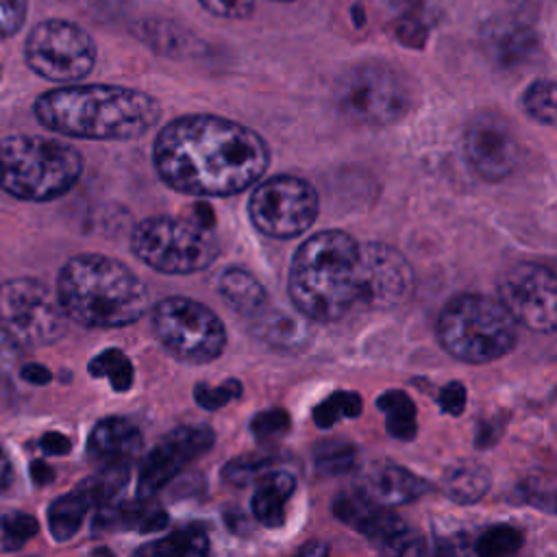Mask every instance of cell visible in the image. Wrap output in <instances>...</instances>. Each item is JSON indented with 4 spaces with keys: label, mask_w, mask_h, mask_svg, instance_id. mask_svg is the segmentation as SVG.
<instances>
[{
    "label": "cell",
    "mask_w": 557,
    "mask_h": 557,
    "mask_svg": "<svg viewBox=\"0 0 557 557\" xmlns=\"http://www.w3.org/2000/svg\"><path fill=\"white\" fill-rule=\"evenodd\" d=\"M522 546V533L511 524H494L481 533L474 544V553L483 557L513 555Z\"/></svg>",
    "instance_id": "cell-33"
},
{
    "label": "cell",
    "mask_w": 557,
    "mask_h": 557,
    "mask_svg": "<svg viewBox=\"0 0 557 557\" xmlns=\"http://www.w3.org/2000/svg\"><path fill=\"white\" fill-rule=\"evenodd\" d=\"M463 150L470 168L485 181L509 176L520 157V146L509 122L496 113H481L468 124Z\"/></svg>",
    "instance_id": "cell-17"
},
{
    "label": "cell",
    "mask_w": 557,
    "mask_h": 557,
    "mask_svg": "<svg viewBox=\"0 0 557 557\" xmlns=\"http://www.w3.org/2000/svg\"><path fill=\"white\" fill-rule=\"evenodd\" d=\"M200 4L215 17L244 20L255 11L257 0H200Z\"/></svg>",
    "instance_id": "cell-38"
},
{
    "label": "cell",
    "mask_w": 557,
    "mask_h": 557,
    "mask_svg": "<svg viewBox=\"0 0 557 557\" xmlns=\"http://www.w3.org/2000/svg\"><path fill=\"white\" fill-rule=\"evenodd\" d=\"M296 490V479L287 470H265L252 494L250 507L259 524L276 529L285 522V503Z\"/></svg>",
    "instance_id": "cell-21"
},
{
    "label": "cell",
    "mask_w": 557,
    "mask_h": 557,
    "mask_svg": "<svg viewBox=\"0 0 557 557\" xmlns=\"http://www.w3.org/2000/svg\"><path fill=\"white\" fill-rule=\"evenodd\" d=\"M89 372L94 376L107 379L115 392L131 389L133 379H135L133 363H131V359L120 348H107V350L98 352L89 361Z\"/></svg>",
    "instance_id": "cell-29"
},
{
    "label": "cell",
    "mask_w": 557,
    "mask_h": 557,
    "mask_svg": "<svg viewBox=\"0 0 557 557\" xmlns=\"http://www.w3.org/2000/svg\"><path fill=\"white\" fill-rule=\"evenodd\" d=\"M361 413V396L357 392H335L313 409V422L331 429L339 418H357Z\"/></svg>",
    "instance_id": "cell-32"
},
{
    "label": "cell",
    "mask_w": 557,
    "mask_h": 557,
    "mask_svg": "<svg viewBox=\"0 0 557 557\" xmlns=\"http://www.w3.org/2000/svg\"><path fill=\"white\" fill-rule=\"evenodd\" d=\"M35 117L48 131L81 139H135L161 120V104L146 91L120 85H70L41 94Z\"/></svg>",
    "instance_id": "cell-2"
},
{
    "label": "cell",
    "mask_w": 557,
    "mask_h": 557,
    "mask_svg": "<svg viewBox=\"0 0 557 557\" xmlns=\"http://www.w3.org/2000/svg\"><path fill=\"white\" fill-rule=\"evenodd\" d=\"M437 403H440V409H442L444 413L459 416V413L463 411V407H466V387H463L459 381L446 383V385L440 389Z\"/></svg>",
    "instance_id": "cell-40"
},
{
    "label": "cell",
    "mask_w": 557,
    "mask_h": 557,
    "mask_svg": "<svg viewBox=\"0 0 557 557\" xmlns=\"http://www.w3.org/2000/svg\"><path fill=\"white\" fill-rule=\"evenodd\" d=\"M65 311L37 278H11L0 285V331L17 346H46L65 333Z\"/></svg>",
    "instance_id": "cell-10"
},
{
    "label": "cell",
    "mask_w": 557,
    "mask_h": 557,
    "mask_svg": "<svg viewBox=\"0 0 557 557\" xmlns=\"http://www.w3.org/2000/svg\"><path fill=\"white\" fill-rule=\"evenodd\" d=\"M220 294L224 302H228L237 313L246 318L255 315L268 302L263 285L248 270L242 268H231L222 274Z\"/></svg>",
    "instance_id": "cell-24"
},
{
    "label": "cell",
    "mask_w": 557,
    "mask_h": 557,
    "mask_svg": "<svg viewBox=\"0 0 557 557\" xmlns=\"http://www.w3.org/2000/svg\"><path fill=\"white\" fill-rule=\"evenodd\" d=\"M298 553H300V555H326V553H329V544H324V542H320V540H311V542L302 544V546L298 548Z\"/></svg>",
    "instance_id": "cell-46"
},
{
    "label": "cell",
    "mask_w": 557,
    "mask_h": 557,
    "mask_svg": "<svg viewBox=\"0 0 557 557\" xmlns=\"http://www.w3.org/2000/svg\"><path fill=\"white\" fill-rule=\"evenodd\" d=\"M270 457H235L222 468V476L233 485H246L255 476L270 470Z\"/></svg>",
    "instance_id": "cell-35"
},
{
    "label": "cell",
    "mask_w": 557,
    "mask_h": 557,
    "mask_svg": "<svg viewBox=\"0 0 557 557\" xmlns=\"http://www.w3.org/2000/svg\"><path fill=\"white\" fill-rule=\"evenodd\" d=\"M11 481H13V466L7 457V453L0 448V494L9 490Z\"/></svg>",
    "instance_id": "cell-45"
},
{
    "label": "cell",
    "mask_w": 557,
    "mask_h": 557,
    "mask_svg": "<svg viewBox=\"0 0 557 557\" xmlns=\"http://www.w3.org/2000/svg\"><path fill=\"white\" fill-rule=\"evenodd\" d=\"M22 379H26V381L33 383V385H46V383L52 379V374H50V370H48L46 366H41V363H26V366L22 368Z\"/></svg>",
    "instance_id": "cell-42"
},
{
    "label": "cell",
    "mask_w": 557,
    "mask_h": 557,
    "mask_svg": "<svg viewBox=\"0 0 557 557\" xmlns=\"http://www.w3.org/2000/svg\"><path fill=\"white\" fill-rule=\"evenodd\" d=\"M333 513L346 527L366 535L379 550L389 555H420L424 540L405 524L387 505H381L363 492L339 494L333 500Z\"/></svg>",
    "instance_id": "cell-14"
},
{
    "label": "cell",
    "mask_w": 557,
    "mask_h": 557,
    "mask_svg": "<svg viewBox=\"0 0 557 557\" xmlns=\"http://www.w3.org/2000/svg\"><path fill=\"white\" fill-rule=\"evenodd\" d=\"M165 185L191 196H233L255 185L270 165V148L252 128L207 113L165 124L152 146Z\"/></svg>",
    "instance_id": "cell-1"
},
{
    "label": "cell",
    "mask_w": 557,
    "mask_h": 557,
    "mask_svg": "<svg viewBox=\"0 0 557 557\" xmlns=\"http://www.w3.org/2000/svg\"><path fill=\"white\" fill-rule=\"evenodd\" d=\"M250 329L263 344L278 350H296L309 339V326L302 313H292L270 302L250 315Z\"/></svg>",
    "instance_id": "cell-20"
},
{
    "label": "cell",
    "mask_w": 557,
    "mask_h": 557,
    "mask_svg": "<svg viewBox=\"0 0 557 557\" xmlns=\"http://www.w3.org/2000/svg\"><path fill=\"white\" fill-rule=\"evenodd\" d=\"M289 298L313 322H335L361 307V244L346 231H318L296 250Z\"/></svg>",
    "instance_id": "cell-3"
},
{
    "label": "cell",
    "mask_w": 557,
    "mask_h": 557,
    "mask_svg": "<svg viewBox=\"0 0 557 557\" xmlns=\"http://www.w3.org/2000/svg\"><path fill=\"white\" fill-rule=\"evenodd\" d=\"M522 109L540 124H555V83L550 78H537L522 94Z\"/></svg>",
    "instance_id": "cell-31"
},
{
    "label": "cell",
    "mask_w": 557,
    "mask_h": 557,
    "mask_svg": "<svg viewBox=\"0 0 557 557\" xmlns=\"http://www.w3.org/2000/svg\"><path fill=\"white\" fill-rule=\"evenodd\" d=\"M248 215L263 235L289 239L305 233L315 222L318 194L311 183L300 176H270L250 194Z\"/></svg>",
    "instance_id": "cell-12"
},
{
    "label": "cell",
    "mask_w": 557,
    "mask_h": 557,
    "mask_svg": "<svg viewBox=\"0 0 557 557\" xmlns=\"http://www.w3.org/2000/svg\"><path fill=\"white\" fill-rule=\"evenodd\" d=\"M242 392H244L242 383H239L237 379H228V381H224V383H220V385L198 383V385L194 387V398H196V403H198L202 409L215 411V409H220V407H224V405L237 400V398L242 396Z\"/></svg>",
    "instance_id": "cell-34"
},
{
    "label": "cell",
    "mask_w": 557,
    "mask_h": 557,
    "mask_svg": "<svg viewBox=\"0 0 557 557\" xmlns=\"http://www.w3.org/2000/svg\"><path fill=\"white\" fill-rule=\"evenodd\" d=\"M131 248L148 268L163 274L207 270L220 255L211 226L196 218L152 215L133 228Z\"/></svg>",
    "instance_id": "cell-7"
},
{
    "label": "cell",
    "mask_w": 557,
    "mask_h": 557,
    "mask_svg": "<svg viewBox=\"0 0 557 557\" xmlns=\"http://www.w3.org/2000/svg\"><path fill=\"white\" fill-rule=\"evenodd\" d=\"M83 174L81 152L59 139L9 135L0 141V187L28 202L67 194Z\"/></svg>",
    "instance_id": "cell-5"
},
{
    "label": "cell",
    "mask_w": 557,
    "mask_h": 557,
    "mask_svg": "<svg viewBox=\"0 0 557 557\" xmlns=\"http://www.w3.org/2000/svg\"><path fill=\"white\" fill-rule=\"evenodd\" d=\"M128 479V463H104L100 472L85 479L78 490L85 494L89 505H104L124 487Z\"/></svg>",
    "instance_id": "cell-28"
},
{
    "label": "cell",
    "mask_w": 557,
    "mask_h": 557,
    "mask_svg": "<svg viewBox=\"0 0 557 557\" xmlns=\"http://www.w3.org/2000/svg\"><path fill=\"white\" fill-rule=\"evenodd\" d=\"M168 524V513L159 505L146 503L139 498L137 503H122V505H100L96 516V529L104 531H137V533H152Z\"/></svg>",
    "instance_id": "cell-22"
},
{
    "label": "cell",
    "mask_w": 557,
    "mask_h": 557,
    "mask_svg": "<svg viewBox=\"0 0 557 557\" xmlns=\"http://www.w3.org/2000/svg\"><path fill=\"white\" fill-rule=\"evenodd\" d=\"M148 287L122 261L96 252L76 255L59 272L57 298L65 315L89 329H115L148 311Z\"/></svg>",
    "instance_id": "cell-4"
},
{
    "label": "cell",
    "mask_w": 557,
    "mask_h": 557,
    "mask_svg": "<svg viewBox=\"0 0 557 557\" xmlns=\"http://www.w3.org/2000/svg\"><path fill=\"white\" fill-rule=\"evenodd\" d=\"M209 550V535L202 524H187L176 529L174 533L150 542L141 546L137 553L139 555H205Z\"/></svg>",
    "instance_id": "cell-27"
},
{
    "label": "cell",
    "mask_w": 557,
    "mask_h": 557,
    "mask_svg": "<svg viewBox=\"0 0 557 557\" xmlns=\"http://www.w3.org/2000/svg\"><path fill=\"white\" fill-rule=\"evenodd\" d=\"M15 355H17V346L0 331V368L11 366Z\"/></svg>",
    "instance_id": "cell-44"
},
{
    "label": "cell",
    "mask_w": 557,
    "mask_h": 557,
    "mask_svg": "<svg viewBox=\"0 0 557 557\" xmlns=\"http://www.w3.org/2000/svg\"><path fill=\"white\" fill-rule=\"evenodd\" d=\"M30 474H33V481H35L37 485H46V483H50V481L54 479L52 468H50L48 463H44L41 459H37V461L30 463Z\"/></svg>",
    "instance_id": "cell-43"
},
{
    "label": "cell",
    "mask_w": 557,
    "mask_h": 557,
    "mask_svg": "<svg viewBox=\"0 0 557 557\" xmlns=\"http://www.w3.org/2000/svg\"><path fill=\"white\" fill-rule=\"evenodd\" d=\"M0 529L4 533V540L7 544L13 548V546H22L24 542H28L37 531H39V524L33 516L28 513H22V511H11V513H4L2 520H0Z\"/></svg>",
    "instance_id": "cell-36"
},
{
    "label": "cell",
    "mask_w": 557,
    "mask_h": 557,
    "mask_svg": "<svg viewBox=\"0 0 557 557\" xmlns=\"http://www.w3.org/2000/svg\"><path fill=\"white\" fill-rule=\"evenodd\" d=\"M250 429L257 440L281 437L289 429V413L285 409H265L252 418Z\"/></svg>",
    "instance_id": "cell-37"
},
{
    "label": "cell",
    "mask_w": 557,
    "mask_h": 557,
    "mask_svg": "<svg viewBox=\"0 0 557 557\" xmlns=\"http://www.w3.org/2000/svg\"><path fill=\"white\" fill-rule=\"evenodd\" d=\"M437 342L466 363H490L516 346V320L500 300L481 294L450 298L437 315Z\"/></svg>",
    "instance_id": "cell-6"
},
{
    "label": "cell",
    "mask_w": 557,
    "mask_h": 557,
    "mask_svg": "<svg viewBox=\"0 0 557 557\" xmlns=\"http://www.w3.org/2000/svg\"><path fill=\"white\" fill-rule=\"evenodd\" d=\"M276 2H294V0H276Z\"/></svg>",
    "instance_id": "cell-47"
},
{
    "label": "cell",
    "mask_w": 557,
    "mask_h": 557,
    "mask_svg": "<svg viewBox=\"0 0 557 557\" xmlns=\"http://www.w3.org/2000/svg\"><path fill=\"white\" fill-rule=\"evenodd\" d=\"M141 448L139 429L126 418H102L89 433L87 453L91 459L104 463H128Z\"/></svg>",
    "instance_id": "cell-19"
},
{
    "label": "cell",
    "mask_w": 557,
    "mask_h": 557,
    "mask_svg": "<svg viewBox=\"0 0 557 557\" xmlns=\"http://www.w3.org/2000/svg\"><path fill=\"white\" fill-rule=\"evenodd\" d=\"M357 450L342 440H326L313 448V463L324 474H346L355 468Z\"/></svg>",
    "instance_id": "cell-30"
},
{
    "label": "cell",
    "mask_w": 557,
    "mask_h": 557,
    "mask_svg": "<svg viewBox=\"0 0 557 557\" xmlns=\"http://www.w3.org/2000/svg\"><path fill=\"white\" fill-rule=\"evenodd\" d=\"M39 446L46 455H67L72 448V442L67 435L50 431V433H44V437L39 440Z\"/></svg>",
    "instance_id": "cell-41"
},
{
    "label": "cell",
    "mask_w": 557,
    "mask_h": 557,
    "mask_svg": "<svg viewBox=\"0 0 557 557\" xmlns=\"http://www.w3.org/2000/svg\"><path fill=\"white\" fill-rule=\"evenodd\" d=\"M413 287V272L396 248L370 242L361 244V307L392 309L407 300Z\"/></svg>",
    "instance_id": "cell-16"
},
{
    "label": "cell",
    "mask_w": 557,
    "mask_h": 557,
    "mask_svg": "<svg viewBox=\"0 0 557 557\" xmlns=\"http://www.w3.org/2000/svg\"><path fill=\"white\" fill-rule=\"evenodd\" d=\"M157 339L183 363H209L226 346L222 320L202 302L185 296L161 298L152 309Z\"/></svg>",
    "instance_id": "cell-9"
},
{
    "label": "cell",
    "mask_w": 557,
    "mask_h": 557,
    "mask_svg": "<svg viewBox=\"0 0 557 557\" xmlns=\"http://www.w3.org/2000/svg\"><path fill=\"white\" fill-rule=\"evenodd\" d=\"M357 490L381 505L394 507L418 500L420 496L431 492V483L409 472L405 466L383 459L368 466V470L361 474Z\"/></svg>",
    "instance_id": "cell-18"
},
{
    "label": "cell",
    "mask_w": 557,
    "mask_h": 557,
    "mask_svg": "<svg viewBox=\"0 0 557 557\" xmlns=\"http://www.w3.org/2000/svg\"><path fill=\"white\" fill-rule=\"evenodd\" d=\"M335 104L352 122L385 126L411 109L413 87L398 67L385 61H361L339 76Z\"/></svg>",
    "instance_id": "cell-8"
},
{
    "label": "cell",
    "mask_w": 557,
    "mask_h": 557,
    "mask_svg": "<svg viewBox=\"0 0 557 557\" xmlns=\"http://www.w3.org/2000/svg\"><path fill=\"white\" fill-rule=\"evenodd\" d=\"M498 300L518 324L531 331L553 333L557 329V281L544 263L513 265L498 283Z\"/></svg>",
    "instance_id": "cell-13"
},
{
    "label": "cell",
    "mask_w": 557,
    "mask_h": 557,
    "mask_svg": "<svg viewBox=\"0 0 557 557\" xmlns=\"http://www.w3.org/2000/svg\"><path fill=\"white\" fill-rule=\"evenodd\" d=\"M26 20V0H0V39L15 35Z\"/></svg>",
    "instance_id": "cell-39"
},
{
    "label": "cell",
    "mask_w": 557,
    "mask_h": 557,
    "mask_svg": "<svg viewBox=\"0 0 557 557\" xmlns=\"http://www.w3.org/2000/svg\"><path fill=\"white\" fill-rule=\"evenodd\" d=\"M215 442L213 429L207 424H185L170 431L139 463L137 496L152 498L165 487L187 463L205 455Z\"/></svg>",
    "instance_id": "cell-15"
},
{
    "label": "cell",
    "mask_w": 557,
    "mask_h": 557,
    "mask_svg": "<svg viewBox=\"0 0 557 557\" xmlns=\"http://www.w3.org/2000/svg\"><path fill=\"white\" fill-rule=\"evenodd\" d=\"M24 57L35 74L54 83H74L94 70L96 44L74 22L44 20L28 33Z\"/></svg>",
    "instance_id": "cell-11"
},
{
    "label": "cell",
    "mask_w": 557,
    "mask_h": 557,
    "mask_svg": "<svg viewBox=\"0 0 557 557\" xmlns=\"http://www.w3.org/2000/svg\"><path fill=\"white\" fill-rule=\"evenodd\" d=\"M490 485H492L490 470L474 459H463L453 463L442 479L444 494L459 505H472L481 500L487 494Z\"/></svg>",
    "instance_id": "cell-23"
},
{
    "label": "cell",
    "mask_w": 557,
    "mask_h": 557,
    "mask_svg": "<svg viewBox=\"0 0 557 557\" xmlns=\"http://www.w3.org/2000/svg\"><path fill=\"white\" fill-rule=\"evenodd\" d=\"M376 407L385 413V429L394 440L409 442L418 433V420H416V405L413 400L400 392L389 389L376 398Z\"/></svg>",
    "instance_id": "cell-26"
},
{
    "label": "cell",
    "mask_w": 557,
    "mask_h": 557,
    "mask_svg": "<svg viewBox=\"0 0 557 557\" xmlns=\"http://www.w3.org/2000/svg\"><path fill=\"white\" fill-rule=\"evenodd\" d=\"M89 507H91L89 500L85 498V494L78 487L74 492H67V494L54 498L50 509H48L50 535L57 542L70 540L81 529L83 518H85Z\"/></svg>",
    "instance_id": "cell-25"
}]
</instances>
